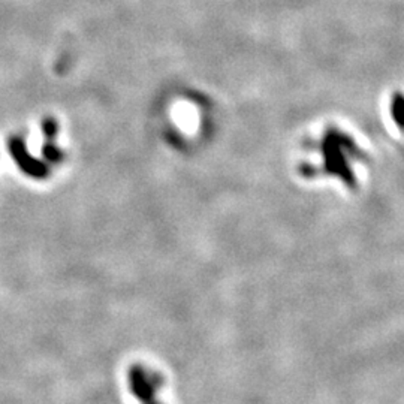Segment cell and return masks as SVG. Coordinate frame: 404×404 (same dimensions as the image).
<instances>
[{"mask_svg":"<svg viewBox=\"0 0 404 404\" xmlns=\"http://www.w3.org/2000/svg\"><path fill=\"white\" fill-rule=\"evenodd\" d=\"M128 383L132 395L139 404H162L159 391L162 388V377L141 364H134L128 372Z\"/></svg>","mask_w":404,"mask_h":404,"instance_id":"obj_1","label":"cell"}]
</instances>
